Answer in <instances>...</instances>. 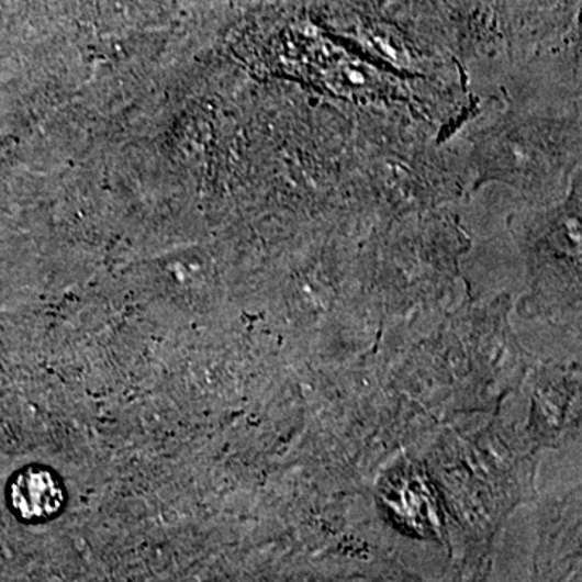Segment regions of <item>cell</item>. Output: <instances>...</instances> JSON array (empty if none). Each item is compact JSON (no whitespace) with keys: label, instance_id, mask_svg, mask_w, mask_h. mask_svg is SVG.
<instances>
[{"label":"cell","instance_id":"cell-1","mask_svg":"<svg viewBox=\"0 0 582 582\" xmlns=\"http://www.w3.org/2000/svg\"><path fill=\"white\" fill-rule=\"evenodd\" d=\"M9 500L13 512L23 522H47L64 508V484L51 469L30 466L13 475Z\"/></svg>","mask_w":582,"mask_h":582}]
</instances>
